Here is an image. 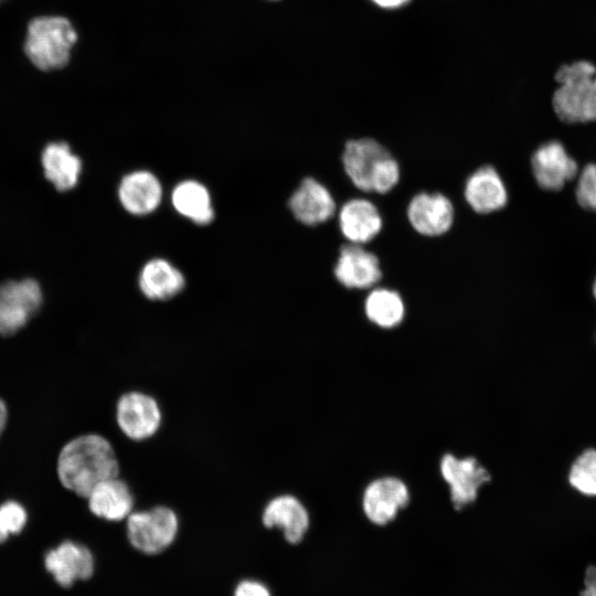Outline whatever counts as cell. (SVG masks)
I'll list each match as a JSON object with an SVG mask.
<instances>
[{"instance_id":"6da1fadb","label":"cell","mask_w":596,"mask_h":596,"mask_svg":"<svg viewBox=\"0 0 596 596\" xmlns=\"http://www.w3.org/2000/svg\"><path fill=\"white\" fill-rule=\"evenodd\" d=\"M120 462L115 447L98 433H86L70 439L56 459V475L61 485L86 498L100 481L119 476Z\"/></svg>"},{"instance_id":"7a4b0ae2","label":"cell","mask_w":596,"mask_h":596,"mask_svg":"<svg viewBox=\"0 0 596 596\" xmlns=\"http://www.w3.org/2000/svg\"><path fill=\"white\" fill-rule=\"evenodd\" d=\"M558 86L551 96V108L564 125L596 121V65L577 60L560 65L554 73Z\"/></svg>"},{"instance_id":"3957f363","label":"cell","mask_w":596,"mask_h":596,"mask_svg":"<svg viewBox=\"0 0 596 596\" xmlns=\"http://www.w3.org/2000/svg\"><path fill=\"white\" fill-rule=\"evenodd\" d=\"M342 163L352 184L363 192L385 194L400 181L397 160L373 138L348 140Z\"/></svg>"},{"instance_id":"277c9868","label":"cell","mask_w":596,"mask_h":596,"mask_svg":"<svg viewBox=\"0 0 596 596\" xmlns=\"http://www.w3.org/2000/svg\"><path fill=\"white\" fill-rule=\"evenodd\" d=\"M76 41L77 32L68 19L60 15L38 17L28 25L24 52L41 71L61 70L68 64Z\"/></svg>"},{"instance_id":"5b68a950","label":"cell","mask_w":596,"mask_h":596,"mask_svg":"<svg viewBox=\"0 0 596 596\" xmlns=\"http://www.w3.org/2000/svg\"><path fill=\"white\" fill-rule=\"evenodd\" d=\"M126 522V538L130 546L145 555H158L177 540L180 519L167 504L134 510Z\"/></svg>"},{"instance_id":"8992f818","label":"cell","mask_w":596,"mask_h":596,"mask_svg":"<svg viewBox=\"0 0 596 596\" xmlns=\"http://www.w3.org/2000/svg\"><path fill=\"white\" fill-rule=\"evenodd\" d=\"M115 421L127 439L142 443L150 440L160 432L163 411L152 394L141 390H129L117 398Z\"/></svg>"},{"instance_id":"52a82bcc","label":"cell","mask_w":596,"mask_h":596,"mask_svg":"<svg viewBox=\"0 0 596 596\" xmlns=\"http://www.w3.org/2000/svg\"><path fill=\"white\" fill-rule=\"evenodd\" d=\"M581 170L560 139L540 143L530 156V171L536 187L545 192H560L573 183Z\"/></svg>"},{"instance_id":"ba28073f","label":"cell","mask_w":596,"mask_h":596,"mask_svg":"<svg viewBox=\"0 0 596 596\" xmlns=\"http://www.w3.org/2000/svg\"><path fill=\"white\" fill-rule=\"evenodd\" d=\"M42 302V288L32 278L0 284V334L11 336L25 327Z\"/></svg>"},{"instance_id":"9c48e42d","label":"cell","mask_w":596,"mask_h":596,"mask_svg":"<svg viewBox=\"0 0 596 596\" xmlns=\"http://www.w3.org/2000/svg\"><path fill=\"white\" fill-rule=\"evenodd\" d=\"M260 522L266 529L279 530L289 544L300 543L310 526L309 511L292 493H278L264 505Z\"/></svg>"},{"instance_id":"30bf717a","label":"cell","mask_w":596,"mask_h":596,"mask_svg":"<svg viewBox=\"0 0 596 596\" xmlns=\"http://www.w3.org/2000/svg\"><path fill=\"white\" fill-rule=\"evenodd\" d=\"M44 565L58 585L70 587L93 576L95 558L86 545L66 540L47 551Z\"/></svg>"},{"instance_id":"8fae6325","label":"cell","mask_w":596,"mask_h":596,"mask_svg":"<svg viewBox=\"0 0 596 596\" xmlns=\"http://www.w3.org/2000/svg\"><path fill=\"white\" fill-rule=\"evenodd\" d=\"M406 214L411 226L418 234L437 237L451 228L455 210L446 195L421 192L411 199Z\"/></svg>"},{"instance_id":"7c38bea8","label":"cell","mask_w":596,"mask_h":596,"mask_svg":"<svg viewBox=\"0 0 596 596\" xmlns=\"http://www.w3.org/2000/svg\"><path fill=\"white\" fill-rule=\"evenodd\" d=\"M440 472L449 485L451 502L457 510L473 502L479 488L491 478L473 457L458 459L450 454L441 458Z\"/></svg>"},{"instance_id":"4fadbf2b","label":"cell","mask_w":596,"mask_h":596,"mask_svg":"<svg viewBox=\"0 0 596 596\" xmlns=\"http://www.w3.org/2000/svg\"><path fill=\"white\" fill-rule=\"evenodd\" d=\"M333 273L339 284L349 289H368L382 278L377 256L352 243L341 246Z\"/></svg>"},{"instance_id":"5bb4252c","label":"cell","mask_w":596,"mask_h":596,"mask_svg":"<svg viewBox=\"0 0 596 596\" xmlns=\"http://www.w3.org/2000/svg\"><path fill=\"white\" fill-rule=\"evenodd\" d=\"M85 499L95 517L109 522L125 521L135 510L132 489L119 476L98 482Z\"/></svg>"},{"instance_id":"9a60e30c","label":"cell","mask_w":596,"mask_h":596,"mask_svg":"<svg viewBox=\"0 0 596 596\" xmlns=\"http://www.w3.org/2000/svg\"><path fill=\"white\" fill-rule=\"evenodd\" d=\"M409 499L406 485L394 477L372 481L363 494V511L374 524L384 525L392 521Z\"/></svg>"},{"instance_id":"2e32d148","label":"cell","mask_w":596,"mask_h":596,"mask_svg":"<svg viewBox=\"0 0 596 596\" xmlns=\"http://www.w3.org/2000/svg\"><path fill=\"white\" fill-rule=\"evenodd\" d=\"M288 206L297 221L315 226L336 213V201L329 190L313 178H305L291 194Z\"/></svg>"},{"instance_id":"e0dca14e","label":"cell","mask_w":596,"mask_h":596,"mask_svg":"<svg viewBox=\"0 0 596 596\" xmlns=\"http://www.w3.org/2000/svg\"><path fill=\"white\" fill-rule=\"evenodd\" d=\"M464 198L468 205L479 214L502 210L508 203V190L492 166H482L466 180Z\"/></svg>"},{"instance_id":"ac0fdd59","label":"cell","mask_w":596,"mask_h":596,"mask_svg":"<svg viewBox=\"0 0 596 596\" xmlns=\"http://www.w3.org/2000/svg\"><path fill=\"white\" fill-rule=\"evenodd\" d=\"M121 206L132 215H146L160 205L162 185L148 170H136L124 175L118 185Z\"/></svg>"},{"instance_id":"d6986e66","label":"cell","mask_w":596,"mask_h":596,"mask_svg":"<svg viewBox=\"0 0 596 596\" xmlns=\"http://www.w3.org/2000/svg\"><path fill=\"white\" fill-rule=\"evenodd\" d=\"M382 224L377 207L365 199L349 200L339 212L340 231L352 244L369 243L380 233Z\"/></svg>"},{"instance_id":"ffe728a7","label":"cell","mask_w":596,"mask_h":596,"mask_svg":"<svg viewBox=\"0 0 596 596\" xmlns=\"http://www.w3.org/2000/svg\"><path fill=\"white\" fill-rule=\"evenodd\" d=\"M138 285L147 299L166 301L184 289L185 278L169 260L152 258L141 268Z\"/></svg>"},{"instance_id":"44dd1931","label":"cell","mask_w":596,"mask_h":596,"mask_svg":"<svg viewBox=\"0 0 596 596\" xmlns=\"http://www.w3.org/2000/svg\"><path fill=\"white\" fill-rule=\"evenodd\" d=\"M45 178L60 192L73 189L79 180L82 161L63 141L45 146L41 155Z\"/></svg>"},{"instance_id":"7402d4cb","label":"cell","mask_w":596,"mask_h":596,"mask_svg":"<svg viewBox=\"0 0 596 596\" xmlns=\"http://www.w3.org/2000/svg\"><path fill=\"white\" fill-rule=\"evenodd\" d=\"M171 203L182 216L199 225H206L214 219V209L207 188L196 180H184L171 192Z\"/></svg>"},{"instance_id":"603a6c76","label":"cell","mask_w":596,"mask_h":596,"mask_svg":"<svg viewBox=\"0 0 596 596\" xmlns=\"http://www.w3.org/2000/svg\"><path fill=\"white\" fill-rule=\"evenodd\" d=\"M368 319L381 328H393L402 322L405 316V305L395 290L376 288L364 301Z\"/></svg>"},{"instance_id":"cb8c5ba5","label":"cell","mask_w":596,"mask_h":596,"mask_svg":"<svg viewBox=\"0 0 596 596\" xmlns=\"http://www.w3.org/2000/svg\"><path fill=\"white\" fill-rule=\"evenodd\" d=\"M571 486L578 492L596 497V450L588 449L574 461L568 473Z\"/></svg>"},{"instance_id":"d4e9b609","label":"cell","mask_w":596,"mask_h":596,"mask_svg":"<svg viewBox=\"0 0 596 596\" xmlns=\"http://www.w3.org/2000/svg\"><path fill=\"white\" fill-rule=\"evenodd\" d=\"M573 190L579 207L596 213V162H587L581 167Z\"/></svg>"},{"instance_id":"484cf974","label":"cell","mask_w":596,"mask_h":596,"mask_svg":"<svg viewBox=\"0 0 596 596\" xmlns=\"http://www.w3.org/2000/svg\"><path fill=\"white\" fill-rule=\"evenodd\" d=\"M0 515L10 535L19 534L28 522V512L23 504L7 500L0 504Z\"/></svg>"},{"instance_id":"4316f807","label":"cell","mask_w":596,"mask_h":596,"mask_svg":"<svg viewBox=\"0 0 596 596\" xmlns=\"http://www.w3.org/2000/svg\"><path fill=\"white\" fill-rule=\"evenodd\" d=\"M233 596H273V594L265 583L254 578H245L235 585Z\"/></svg>"},{"instance_id":"83f0119b","label":"cell","mask_w":596,"mask_h":596,"mask_svg":"<svg viewBox=\"0 0 596 596\" xmlns=\"http://www.w3.org/2000/svg\"><path fill=\"white\" fill-rule=\"evenodd\" d=\"M579 596H596V565L586 568L584 575V588Z\"/></svg>"},{"instance_id":"f1b7e54d","label":"cell","mask_w":596,"mask_h":596,"mask_svg":"<svg viewBox=\"0 0 596 596\" xmlns=\"http://www.w3.org/2000/svg\"><path fill=\"white\" fill-rule=\"evenodd\" d=\"M374 6L384 10H396L405 7L412 0H370Z\"/></svg>"},{"instance_id":"f546056e","label":"cell","mask_w":596,"mask_h":596,"mask_svg":"<svg viewBox=\"0 0 596 596\" xmlns=\"http://www.w3.org/2000/svg\"><path fill=\"white\" fill-rule=\"evenodd\" d=\"M9 417L7 403L0 397V437L7 426Z\"/></svg>"},{"instance_id":"4dcf8cb0","label":"cell","mask_w":596,"mask_h":596,"mask_svg":"<svg viewBox=\"0 0 596 596\" xmlns=\"http://www.w3.org/2000/svg\"><path fill=\"white\" fill-rule=\"evenodd\" d=\"M10 536L3 521H2V518L0 515V544L6 542L8 540V538Z\"/></svg>"},{"instance_id":"1f68e13d","label":"cell","mask_w":596,"mask_h":596,"mask_svg":"<svg viewBox=\"0 0 596 596\" xmlns=\"http://www.w3.org/2000/svg\"><path fill=\"white\" fill-rule=\"evenodd\" d=\"M592 295L596 301V276L594 277L593 283H592Z\"/></svg>"},{"instance_id":"d6a6232c","label":"cell","mask_w":596,"mask_h":596,"mask_svg":"<svg viewBox=\"0 0 596 596\" xmlns=\"http://www.w3.org/2000/svg\"><path fill=\"white\" fill-rule=\"evenodd\" d=\"M3 1V0H0V2Z\"/></svg>"}]
</instances>
